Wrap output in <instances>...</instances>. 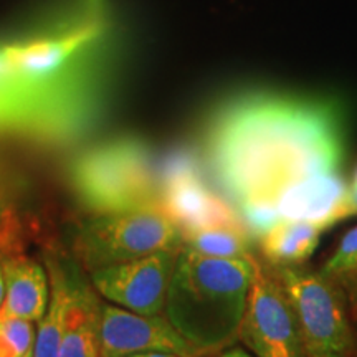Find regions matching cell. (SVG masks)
<instances>
[{"instance_id": "cell-1", "label": "cell", "mask_w": 357, "mask_h": 357, "mask_svg": "<svg viewBox=\"0 0 357 357\" xmlns=\"http://www.w3.org/2000/svg\"><path fill=\"white\" fill-rule=\"evenodd\" d=\"M204 158L234 200L276 195L342 172L347 111L331 95L243 88L217 101L202 128Z\"/></svg>"}, {"instance_id": "cell-2", "label": "cell", "mask_w": 357, "mask_h": 357, "mask_svg": "<svg viewBox=\"0 0 357 357\" xmlns=\"http://www.w3.org/2000/svg\"><path fill=\"white\" fill-rule=\"evenodd\" d=\"M253 257L215 258L185 247L178 252L164 316L204 356L220 354L238 342Z\"/></svg>"}, {"instance_id": "cell-3", "label": "cell", "mask_w": 357, "mask_h": 357, "mask_svg": "<svg viewBox=\"0 0 357 357\" xmlns=\"http://www.w3.org/2000/svg\"><path fill=\"white\" fill-rule=\"evenodd\" d=\"M82 202L96 215L162 207V177L139 137L119 136L83 151L70 167Z\"/></svg>"}, {"instance_id": "cell-4", "label": "cell", "mask_w": 357, "mask_h": 357, "mask_svg": "<svg viewBox=\"0 0 357 357\" xmlns=\"http://www.w3.org/2000/svg\"><path fill=\"white\" fill-rule=\"evenodd\" d=\"M270 266L296 312L306 357H356L346 289L306 263Z\"/></svg>"}, {"instance_id": "cell-5", "label": "cell", "mask_w": 357, "mask_h": 357, "mask_svg": "<svg viewBox=\"0 0 357 357\" xmlns=\"http://www.w3.org/2000/svg\"><path fill=\"white\" fill-rule=\"evenodd\" d=\"M182 247V229L164 207L100 213L83 222L75 236L78 260L89 271Z\"/></svg>"}, {"instance_id": "cell-6", "label": "cell", "mask_w": 357, "mask_h": 357, "mask_svg": "<svg viewBox=\"0 0 357 357\" xmlns=\"http://www.w3.org/2000/svg\"><path fill=\"white\" fill-rule=\"evenodd\" d=\"M238 341L255 357H306L288 293L258 252Z\"/></svg>"}, {"instance_id": "cell-7", "label": "cell", "mask_w": 357, "mask_h": 357, "mask_svg": "<svg viewBox=\"0 0 357 357\" xmlns=\"http://www.w3.org/2000/svg\"><path fill=\"white\" fill-rule=\"evenodd\" d=\"M178 252H158L91 271L95 291L137 314H164Z\"/></svg>"}, {"instance_id": "cell-8", "label": "cell", "mask_w": 357, "mask_h": 357, "mask_svg": "<svg viewBox=\"0 0 357 357\" xmlns=\"http://www.w3.org/2000/svg\"><path fill=\"white\" fill-rule=\"evenodd\" d=\"M101 357H129L139 352H171L205 357L185 341L164 314L146 316L116 305H101Z\"/></svg>"}, {"instance_id": "cell-9", "label": "cell", "mask_w": 357, "mask_h": 357, "mask_svg": "<svg viewBox=\"0 0 357 357\" xmlns=\"http://www.w3.org/2000/svg\"><path fill=\"white\" fill-rule=\"evenodd\" d=\"M6 298L0 307V318L40 321L50 301V278L47 270L32 258L24 255L0 257Z\"/></svg>"}, {"instance_id": "cell-10", "label": "cell", "mask_w": 357, "mask_h": 357, "mask_svg": "<svg viewBox=\"0 0 357 357\" xmlns=\"http://www.w3.org/2000/svg\"><path fill=\"white\" fill-rule=\"evenodd\" d=\"M101 303L88 287L71 281V305L58 357H101Z\"/></svg>"}, {"instance_id": "cell-11", "label": "cell", "mask_w": 357, "mask_h": 357, "mask_svg": "<svg viewBox=\"0 0 357 357\" xmlns=\"http://www.w3.org/2000/svg\"><path fill=\"white\" fill-rule=\"evenodd\" d=\"M321 234L312 222L281 220L257 240V250L270 265H301L318 248Z\"/></svg>"}, {"instance_id": "cell-12", "label": "cell", "mask_w": 357, "mask_h": 357, "mask_svg": "<svg viewBox=\"0 0 357 357\" xmlns=\"http://www.w3.org/2000/svg\"><path fill=\"white\" fill-rule=\"evenodd\" d=\"M50 301L35 334L33 357H58L68 324L71 305V281L58 263H48Z\"/></svg>"}, {"instance_id": "cell-13", "label": "cell", "mask_w": 357, "mask_h": 357, "mask_svg": "<svg viewBox=\"0 0 357 357\" xmlns=\"http://www.w3.org/2000/svg\"><path fill=\"white\" fill-rule=\"evenodd\" d=\"M184 247L215 258H247L257 253V242L242 222L213 223L184 231Z\"/></svg>"}, {"instance_id": "cell-14", "label": "cell", "mask_w": 357, "mask_h": 357, "mask_svg": "<svg viewBox=\"0 0 357 357\" xmlns=\"http://www.w3.org/2000/svg\"><path fill=\"white\" fill-rule=\"evenodd\" d=\"M319 271L337 281L344 289L357 278V227L344 234L333 255L323 263Z\"/></svg>"}, {"instance_id": "cell-15", "label": "cell", "mask_w": 357, "mask_h": 357, "mask_svg": "<svg viewBox=\"0 0 357 357\" xmlns=\"http://www.w3.org/2000/svg\"><path fill=\"white\" fill-rule=\"evenodd\" d=\"M33 342L32 321L0 318V357H24L33 349Z\"/></svg>"}, {"instance_id": "cell-16", "label": "cell", "mask_w": 357, "mask_h": 357, "mask_svg": "<svg viewBox=\"0 0 357 357\" xmlns=\"http://www.w3.org/2000/svg\"><path fill=\"white\" fill-rule=\"evenodd\" d=\"M346 293H347V300H349L352 319L357 321V278L352 281L351 284H347Z\"/></svg>"}, {"instance_id": "cell-17", "label": "cell", "mask_w": 357, "mask_h": 357, "mask_svg": "<svg viewBox=\"0 0 357 357\" xmlns=\"http://www.w3.org/2000/svg\"><path fill=\"white\" fill-rule=\"evenodd\" d=\"M218 357H255L253 354H250L245 349H240V347H229V349L222 351Z\"/></svg>"}, {"instance_id": "cell-18", "label": "cell", "mask_w": 357, "mask_h": 357, "mask_svg": "<svg viewBox=\"0 0 357 357\" xmlns=\"http://www.w3.org/2000/svg\"><path fill=\"white\" fill-rule=\"evenodd\" d=\"M129 357H181L171 352H139V354H132Z\"/></svg>"}, {"instance_id": "cell-19", "label": "cell", "mask_w": 357, "mask_h": 357, "mask_svg": "<svg viewBox=\"0 0 357 357\" xmlns=\"http://www.w3.org/2000/svg\"><path fill=\"white\" fill-rule=\"evenodd\" d=\"M3 298H6V280H3V271H2V265H0V307H2Z\"/></svg>"}, {"instance_id": "cell-20", "label": "cell", "mask_w": 357, "mask_h": 357, "mask_svg": "<svg viewBox=\"0 0 357 357\" xmlns=\"http://www.w3.org/2000/svg\"><path fill=\"white\" fill-rule=\"evenodd\" d=\"M349 187L351 189H357V167H356L354 174H352V177L349 178Z\"/></svg>"}, {"instance_id": "cell-21", "label": "cell", "mask_w": 357, "mask_h": 357, "mask_svg": "<svg viewBox=\"0 0 357 357\" xmlns=\"http://www.w3.org/2000/svg\"><path fill=\"white\" fill-rule=\"evenodd\" d=\"M24 357H33V349H32V351H29V352H26V354H25Z\"/></svg>"}, {"instance_id": "cell-22", "label": "cell", "mask_w": 357, "mask_h": 357, "mask_svg": "<svg viewBox=\"0 0 357 357\" xmlns=\"http://www.w3.org/2000/svg\"><path fill=\"white\" fill-rule=\"evenodd\" d=\"M205 357H207V356H205ZM217 357H218V356H217Z\"/></svg>"}]
</instances>
